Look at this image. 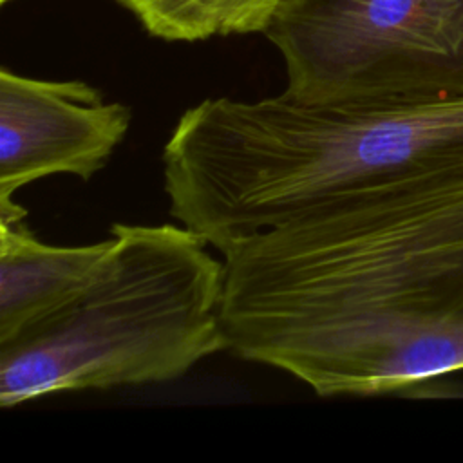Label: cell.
<instances>
[{
  "label": "cell",
  "mask_w": 463,
  "mask_h": 463,
  "mask_svg": "<svg viewBox=\"0 0 463 463\" xmlns=\"http://www.w3.org/2000/svg\"><path fill=\"white\" fill-rule=\"evenodd\" d=\"M228 351L315 394L380 396L463 369V161L233 241Z\"/></svg>",
  "instance_id": "6da1fadb"
},
{
  "label": "cell",
  "mask_w": 463,
  "mask_h": 463,
  "mask_svg": "<svg viewBox=\"0 0 463 463\" xmlns=\"http://www.w3.org/2000/svg\"><path fill=\"white\" fill-rule=\"evenodd\" d=\"M170 215L222 251L327 203L463 161V94L427 101H253L186 109L163 152Z\"/></svg>",
  "instance_id": "7a4b0ae2"
},
{
  "label": "cell",
  "mask_w": 463,
  "mask_h": 463,
  "mask_svg": "<svg viewBox=\"0 0 463 463\" xmlns=\"http://www.w3.org/2000/svg\"><path fill=\"white\" fill-rule=\"evenodd\" d=\"M90 280L61 307L0 344V405L165 383L228 349L224 259L183 224L110 226Z\"/></svg>",
  "instance_id": "3957f363"
},
{
  "label": "cell",
  "mask_w": 463,
  "mask_h": 463,
  "mask_svg": "<svg viewBox=\"0 0 463 463\" xmlns=\"http://www.w3.org/2000/svg\"><path fill=\"white\" fill-rule=\"evenodd\" d=\"M264 36L302 103L463 94V0H291Z\"/></svg>",
  "instance_id": "277c9868"
},
{
  "label": "cell",
  "mask_w": 463,
  "mask_h": 463,
  "mask_svg": "<svg viewBox=\"0 0 463 463\" xmlns=\"http://www.w3.org/2000/svg\"><path fill=\"white\" fill-rule=\"evenodd\" d=\"M132 123L130 107L107 101L81 80H42L0 71V222H22L14 194L65 174L90 181Z\"/></svg>",
  "instance_id": "5b68a950"
},
{
  "label": "cell",
  "mask_w": 463,
  "mask_h": 463,
  "mask_svg": "<svg viewBox=\"0 0 463 463\" xmlns=\"http://www.w3.org/2000/svg\"><path fill=\"white\" fill-rule=\"evenodd\" d=\"M109 246L110 237L80 246L47 244L24 222H0V344L69 302Z\"/></svg>",
  "instance_id": "8992f818"
},
{
  "label": "cell",
  "mask_w": 463,
  "mask_h": 463,
  "mask_svg": "<svg viewBox=\"0 0 463 463\" xmlns=\"http://www.w3.org/2000/svg\"><path fill=\"white\" fill-rule=\"evenodd\" d=\"M152 38L195 43L215 36L266 34L291 0H112Z\"/></svg>",
  "instance_id": "52a82bcc"
},
{
  "label": "cell",
  "mask_w": 463,
  "mask_h": 463,
  "mask_svg": "<svg viewBox=\"0 0 463 463\" xmlns=\"http://www.w3.org/2000/svg\"><path fill=\"white\" fill-rule=\"evenodd\" d=\"M2 2V5H7V4H11V2H14V0H0Z\"/></svg>",
  "instance_id": "ba28073f"
}]
</instances>
